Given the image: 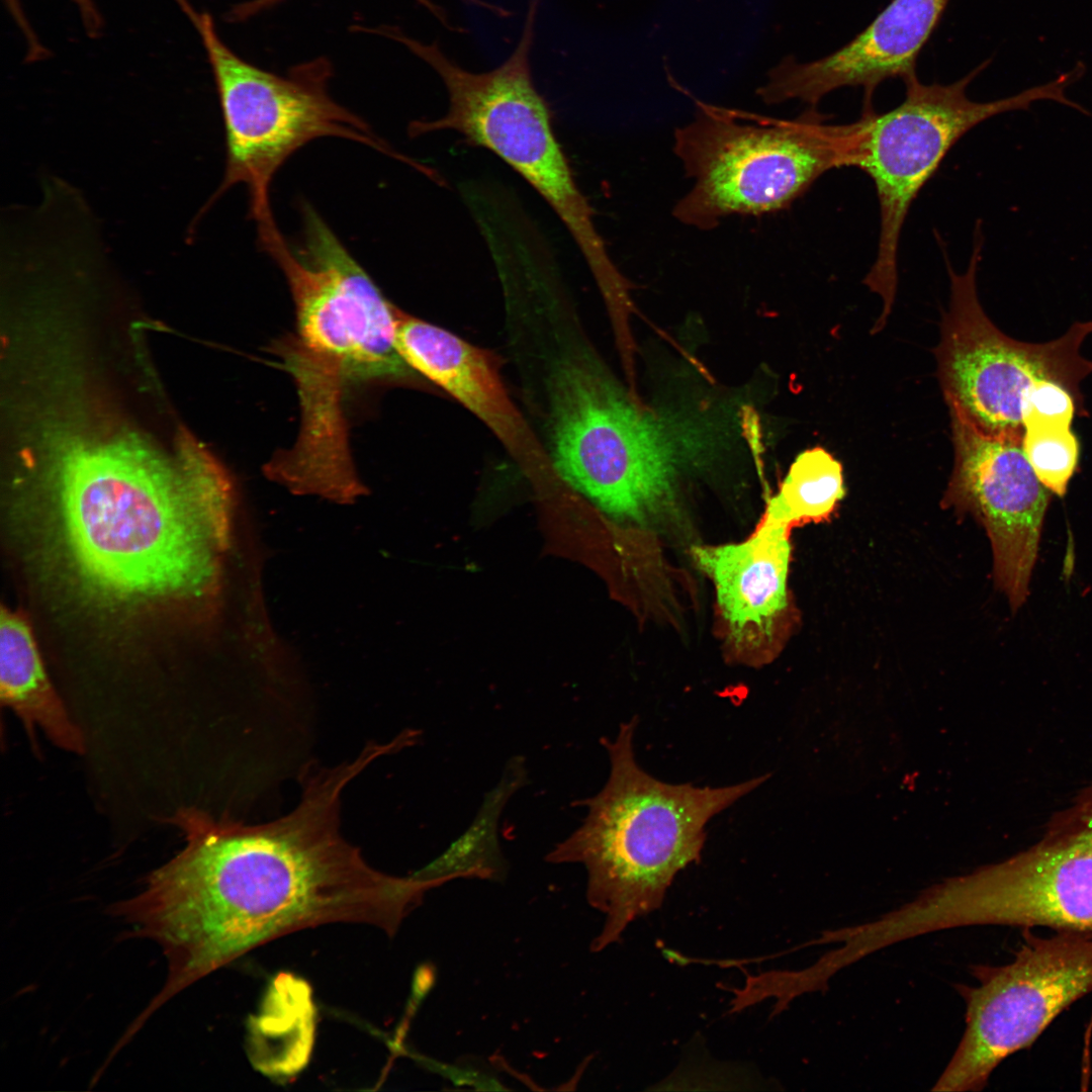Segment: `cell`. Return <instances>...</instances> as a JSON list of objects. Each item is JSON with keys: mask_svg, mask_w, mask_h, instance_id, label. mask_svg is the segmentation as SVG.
<instances>
[{"mask_svg": "<svg viewBox=\"0 0 1092 1092\" xmlns=\"http://www.w3.org/2000/svg\"><path fill=\"white\" fill-rule=\"evenodd\" d=\"M384 754L385 745H368L353 761L308 778L296 808L268 823L218 820L195 808L170 818L184 848L115 906L166 957L168 976L151 1011L288 933L331 923L397 931L435 882L375 870L340 832L344 789Z\"/></svg>", "mask_w": 1092, "mask_h": 1092, "instance_id": "cell-1", "label": "cell"}, {"mask_svg": "<svg viewBox=\"0 0 1092 1092\" xmlns=\"http://www.w3.org/2000/svg\"><path fill=\"white\" fill-rule=\"evenodd\" d=\"M81 589L103 604L200 603L258 588L266 550L228 469L186 440L176 462L135 438L83 445L60 465L49 518Z\"/></svg>", "mask_w": 1092, "mask_h": 1092, "instance_id": "cell-2", "label": "cell"}, {"mask_svg": "<svg viewBox=\"0 0 1092 1092\" xmlns=\"http://www.w3.org/2000/svg\"><path fill=\"white\" fill-rule=\"evenodd\" d=\"M301 235L278 226L259 245L282 271L294 303L295 332L274 345L295 384L300 422L292 450L314 464L350 454L345 398L350 387L412 378L396 346L397 309L310 206Z\"/></svg>", "mask_w": 1092, "mask_h": 1092, "instance_id": "cell-3", "label": "cell"}, {"mask_svg": "<svg viewBox=\"0 0 1092 1092\" xmlns=\"http://www.w3.org/2000/svg\"><path fill=\"white\" fill-rule=\"evenodd\" d=\"M637 723L633 717L615 739H601L611 764L607 783L578 802L586 807L582 823L545 856L586 870V899L605 915L592 951L618 941L631 922L658 909L678 872L700 860L707 823L768 779L716 788L661 782L635 759Z\"/></svg>", "mask_w": 1092, "mask_h": 1092, "instance_id": "cell-4", "label": "cell"}, {"mask_svg": "<svg viewBox=\"0 0 1092 1092\" xmlns=\"http://www.w3.org/2000/svg\"><path fill=\"white\" fill-rule=\"evenodd\" d=\"M542 0H530L521 38L512 55L493 70L474 73L460 67L438 41H400L430 65L443 81L449 107L430 121H414L411 135L454 130L471 146L484 148L520 174L567 228L610 305L629 298L630 284L613 263L557 141L548 103L533 82L530 53Z\"/></svg>", "mask_w": 1092, "mask_h": 1092, "instance_id": "cell-5", "label": "cell"}, {"mask_svg": "<svg viewBox=\"0 0 1092 1092\" xmlns=\"http://www.w3.org/2000/svg\"><path fill=\"white\" fill-rule=\"evenodd\" d=\"M825 118L812 107L780 119L697 101L694 118L673 133V153L692 187L672 215L711 231L729 216L790 208L826 172L855 167L859 119Z\"/></svg>", "mask_w": 1092, "mask_h": 1092, "instance_id": "cell-6", "label": "cell"}, {"mask_svg": "<svg viewBox=\"0 0 1092 1092\" xmlns=\"http://www.w3.org/2000/svg\"><path fill=\"white\" fill-rule=\"evenodd\" d=\"M212 70L225 132L221 183L196 220L231 187L243 183L254 216L270 206L271 181L298 149L318 138L364 144L418 167L373 132L361 117L328 93L331 67L325 60L300 65L287 76L265 71L233 52L206 12L189 15Z\"/></svg>", "mask_w": 1092, "mask_h": 1092, "instance_id": "cell-7", "label": "cell"}, {"mask_svg": "<svg viewBox=\"0 0 1092 1092\" xmlns=\"http://www.w3.org/2000/svg\"><path fill=\"white\" fill-rule=\"evenodd\" d=\"M988 62L951 84H923L916 76L904 81L905 98L895 108L877 113L863 107L857 168L873 181L880 207L876 260L863 283L883 299L876 327L882 329L891 312L898 283L901 231L912 202L936 172L956 143L984 120L1035 100L1050 99L1078 107L1064 93L1078 78L1075 70L1015 96L976 102L967 87Z\"/></svg>", "mask_w": 1092, "mask_h": 1092, "instance_id": "cell-8", "label": "cell"}, {"mask_svg": "<svg viewBox=\"0 0 1092 1092\" xmlns=\"http://www.w3.org/2000/svg\"><path fill=\"white\" fill-rule=\"evenodd\" d=\"M979 231L966 272H956L944 256L950 300L936 348L938 376L951 417L987 435L1023 438L1031 399L1044 381L1067 387L1085 413L1079 384L1092 373V361L1080 347L1092 333V322L1076 323L1041 344L1019 342L998 330L977 295Z\"/></svg>", "mask_w": 1092, "mask_h": 1092, "instance_id": "cell-9", "label": "cell"}, {"mask_svg": "<svg viewBox=\"0 0 1092 1092\" xmlns=\"http://www.w3.org/2000/svg\"><path fill=\"white\" fill-rule=\"evenodd\" d=\"M1012 962L972 965L977 984L958 985L966 1027L933 1091H980L1009 1056L1031 1045L1070 1005L1092 992V934L1023 929Z\"/></svg>", "mask_w": 1092, "mask_h": 1092, "instance_id": "cell-10", "label": "cell"}, {"mask_svg": "<svg viewBox=\"0 0 1092 1092\" xmlns=\"http://www.w3.org/2000/svg\"><path fill=\"white\" fill-rule=\"evenodd\" d=\"M915 936L966 926L1092 934V825L1069 838L936 884L903 909Z\"/></svg>", "mask_w": 1092, "mask_h": 1092, "instance_id": "cell-11", "label": "cell"}, {"mask_svg": "<svg viewBox=\"0 0 1092 1092\" xmlns=\"http://www.w3.org/2000/svg\"><path fill=\"white\" fill-rule=\"evenodd\" d=\"M704 421L643 408L611 384L593 442L595 504L639 526L670 512L681 473L717 451V429Z\"/></svg>", "mask_w": 1092, "mask_h": 1092, "instance_id": "cell-12", "label": "cell"}, {"mask_svg": "<svg viewBox=\"0 0 1092 1092\" xmlns=\"http://www.w3.org/2000/svg\"><path fill=\"white\" fill-rule=\"evenodd\" d=\"M951 419L954 464L942 502L985 528L995 582L1015 611L1028 596L1049 489L1029 464L1022 437L987 435Z\"/></svg>", "mask_w": 1092, "mask_h": 1092, "instance_id": "cell-13", "label": "cell"}, {"mask_svg": "<svg viewBox=\"0 0 1092 1092\" xmlns=\"http://www.w3.org/2000/svg\"><path fill=\"white\" fill-rule=\"evenodd\" d=\"M948 0H892L870 25L833 53L800 63L784 58L756 90L767 105L800 100L816 108L828 93L861 87L864 106L888 79L916 76L917 58L936 27Z\"/></svg>", "mask_w": 1092, "mask_h": 1092, "instance_id": "cell-14", "label": "cell"}, {"mask_svg": "<svg viewBox=\"0 0 1092 1092\" xmlns=\"http://www.w3.org/2000/svg\"><path fill=\"white\" fill-rule=\"evenodd\" d=\"M790 528L764 517L744 541L695 546L693 558L712 580L728 638L740 659L761 663L770 656L787 613Z\"/></svg>", "mask_w": 1092, "mask_h": 1092, "instance_id": "cell-15", "label": "cell"}, {"mask_svg": "<svg viewBox=\"0 0 1092 1092\" xmlns=\"http://www.w3.org/2000/svg\"><path fill=\"white\" fill-rule=\"evenodd\" d=\"M396 346L406 364L484 422L513 453H535L494 358L450 332L398 311Z\"/></svg>", "mask_w": 1092, "mask_h": 1092, "instance_id": "cell-16", "label": "cell"}, {"mask_svg": "<svg viewBox=\"0 0 1092 1092\" xmlns=\"http://www.w3.org/2000/svg\"><path fill=\"white\" fill-rule=\"evenodd\" d=\"M0 698L23 722L30 737L39 726L57 746L83 753L85 741L52 686L22 615L2 608L0 620Z\"/></svg>", "mask_w": 1092, "mask_h": 1092, "instance_id": "cell-17", "label": "cell"}, {"mask_svg": "<svg viewBox=\"0 0 1092 1092\" xmlns=\"http://www.w3.org/2000/svg\"><path fill=\"white\" fill-rule=\"evenodd\" d=\"M528 781L526 760L512 757L499 782L487 792L468 828L432 863L415 874L425 879H500L506 863L498 845L499 816L510 798Z\"/></svg>", "mask_w": 1092, "mask_h": 1092, "instance_id": "cell-18", "label": "cell"}, {"mask_svg": "<svg viewBox=\"0 0 1092 1092\" xmlns=\"http://www.w3.org/2000/svg\"><path fill=\"white\" fill-rule=\"evenodd\" d=\"M845 494L842 466L821 447L797 456L763 517L790 529L825 520Z\"/></svg>", "mask_w": 1092, "mask_h": 1092, "instance_id": "cell-19", "label": "cell"}, {"mask_svg": "<svg viewBox=\"0 0 1092 1092\" xmlns=\"http://www.w3.org/2000/svg\"><path fill=\"white\" fill-rule=\"evenodd\" d=\"M1024 454L1049 491L1064 496L1078 463L1079 446L1071 424L1036 421L1024 427Z\"/></svg>", "mask_w": 1092, "mask_h": 1092, "instance_id": "cell-20", "label": "cell"}, {"mask_svg": "<svg viewBox=\"0 0 1092 1092\" xmlns=\"http://www.w3.org/2000/svg\"><path fill=\"white\" fill-rule=\"evenodd\" d=\"M8 6L12 16L15 18L16 23L24 31V35L27 39L29 51L31 54H36L42 49L38 43V40L31 32L28 22L25 20L22 9L18 4V0H4ZM77 6L82 21L90 34H97L100 30L101 16L92 0H72Z\"/></svg>", "mask_w": 1092, "mask_h": 1092, "instance_id": "cell-21", "label": "cell"}, {"mask_svg": "<svg viewBox=\"0 0 1092 1092\" xmlns=\"http://www.w3.org/2000/svg\"><path fill=\"white\" fill-rule=\"evenodd\" d=\"M280 1H282V0H252V1L246 2L244 4H241L237 8H235L232 11L231 16L233 17L234 20H238V19L243 20V19H246V18H248L250 16H253V15H255V14H257V13H259V12L265 10V9L271 8L272 6L276 5ZM417 1L419 3H421L423 6H425L427 9H429V11L431 13H433L444 26H446V28L448 27V29H450L452 27V24L449 21L448 16L446 15L445 11L441 7H439L436 4L432 3L430 0H417ZM461 1L466 2L468 4H473V5L480 6L482 8L488 9V10L491 9V4L487 3V2H485L483 0H461Z\"/></svg>", "mask_w": 1092, "mask_h": 1092, "instance_id": "cell-22", "label": "cell"}]
</instances>
